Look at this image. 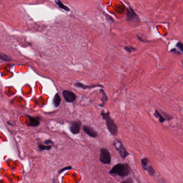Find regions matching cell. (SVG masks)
<instances>
[{
  "mask_svg": "<svg viewBox=\"0 0 183 183\" xmlns=\"http://www.w3.org/2000/svg\"><path fill=\"white\" fill-rule=\"evenodd\" d=\"M101 116L103 119L106 121V126L110 134L114 136H116L118 134V127L114 119L110 116V112H105L102 110L101 112Z\"/></svg>",
  "mask_w": 183,
  "mask_h": 183,
  "instance_id": "cell-1",
  "label": "cell"
},
{
  "mask_svg": "<svg viewBox=\"0 0 183 183\" xmlns=\"http://www.w3.org/2000/svg\"><path fill=\"white\" fill-rule=\"evenodd\" d=\"M131 172V169L130 166L127 163H119L115 165L110 170L109 174H117L121 177H125L127 176Z\"/></svg>",
  "mask_w": 183,
  "mask_h": 183,
  "instance_id": "cell-2",
  "label": "cell"
},
{
  "mask_svg": "<svg viewBox=\"0 0 183 183\" xmlns=\"http://www.w3.org/2000/svg\"><path fill=\"white\" fill-rule=\"evenodd\" d=\"M113 146H114L119 154L123 159H125L127 156L129 155V153L127 152L126 149L123 145V143L119 140H115L113 142Z\"/></svg>",
  "mask_w": 183,
  "mask_h": 183,
  "instance_id": "cell-3",
  "label": "cell"
},
{
  "mask_svg": "<svg viewBox=\"0 0 183 183\" xmlns=\"http://www.w3.org/2000/svg\"><path fill=\"white\" fill-rule=\"evenodd\" d=\"M100 161L104 164H110L111 163V155L109 151L105 148H102L100 154Z\"/></svg>",
  "mask_w": 183,
  "mask_h": 183,
  "instance_id": "cell-4",
  "label": "cell"
},
{
  "mask_svg": "<svg viewBox=\"0 0 183 183\" xmlns=\"http://www.w3.org/2000/svg\"><path fill=\"white\" fill-rule=\"evenodd\" d=\"M63 97L65 101L68 103H73L75 101L77 96L75 93L69 90H64L62 92Z\"/></svg>",
  "mask_w": 183,
  "mask_h": 183,
  "instance_id": "cell-5",
  "label": "cell"
},
{
  "mask_svg": "<svg viewBox=\"0 0 183 183\" xmlns=\"http://www.w3.org/2000/svg\"><path fill=\"white\" fill-rule=\"evenodd\" d=\"M141 165L142 166V168L144 169V170H146L148 172L149 174L151 176H153L154 174L155 171L154 169L152 168V167L150 164V162L147 158H144L141 159Z\"/></svg>",
  "mask_w": 183,
  "mask_h": 183,
  "instance_id": "cell-6",
  "label": "cell"
},
{
  "mask_svg": "<svg viewBox=\"0 0 183 183\" xmlns=\"http://www.w3.org/2000/svg\"><path fill=\"white\" fill-rule=\"evenodd\" d=\"M82 122L80 121H74L70 126V131L73 134H77L80 131Z\"/></svg>",
  "mask_w": 183,
  "mask_h": 183,
  "instance_id": "cell-7",
  "label": "cell"
},
{
  "mask_svg": "<svg viewBox=\"0 0 183 183\" xmlns=\"http://www.w3.org/2000/svg\"><path fill=\"white\" fill-rule=\"evenodd\" d=\"M127 18H126V20L127 21H138L139 20V18L138 17L137 15L135 13V12L134 10V9L132 8H129L127 9Z\"/></svg>",
  "mask_w": 183,
  "mask_h": 183,
  "instance_id": "cell-8",
  "label": "cell"
},
{
  "mask_svg": "<svg viewBox=\"0 0 183 183\" xmlns=\"http://www.w3.org/2000/svg\"><path fill=\"white\" fill-rule=\"evenodd\" d=\"M74 85L77 88H82L83 90L92 89V88H95V87H102V88L104 87V86H102L101 84H94V85H86L82 84V82H75L74 84Z\"/></svg>",
  "mask_w": 183,
  "mask_h": 183,
  "instance_id": "cell-9",
  "label": "cell"
},
{
  "mask_svg": "<svg viewBox=\"0 0 183 183\" xmlns=\"http://www.w3.org/2000/svg\"><path fill=\"white\" fill-rule=\"evenodd\" d=\"M83 130L88 136L92 138H96L97 136V132L93 129L92 127H90L88 125H84L83 126Z\"/></svg>",
  "mask_w": 183,
  "mask_h": 183,
  "instance_id": "cell-10",
  "label": "cell"
},
{
  "mask_svg": "<svg viewBox=\"0 0 183 183\" xmlns=\"http://www.w3.org/2000/svg\"><path fill=\"white\" fill-rule=\"evenodd\" d=\"M28 119H29V123L28 124V126H33V127H37L40 125V121L39 118L37 117H32L27 116Z\"/></svg>",
  "mask_w": 183,
  "mask_h": 183,
  "instance_id": "cell-11",
  "label": "cell"
},
{
  "mask_svg": "<svg viewBox=\"0 0 183 183\" xmlns=\"http://www.w3.org/2000/svg\"><path fill=\"white\" fill-rule=\"evenodd\" d=\"M100 93L101 94L102 97L101 98V104H100L99 106L100 107H104V106H105L106 102L108 101V96L106 94L104 90H102V89L100 90Z\"/></svg>",
  "mask_w": 183,
  "mask_h": 183,
  "instance_id": "cell-12",
  "label": "cell"
},
{
  "mask_svg": "<svg viewBox=\"0 0 183 183\" xmlns=\"http://www.w3.org/2000/svg\"><path fill=\"white\" fill-rule=\"evenodd\" d=\"M60 102H61V99L60 96L58 94V93H56L53 99V104L54 107L56 108L58 107V106L60 105Z\"/></svg>",
  "mask_w": 183,
  "mask_h": 183,
  "instance_id": "cell-13",
  "label": "cell"
},
{
  "mask_svg": "<svg viewBox=\"0 0 183 183\" xmlns=\"http://www.w3.org/2000/svg\"><path fill=\"white\" fill-rule=\"evenodd\" d=\"M154 115L156 118L159 119V121L160 123H163L166 121V119L161 114L158 110H155Z\"/></svg>",
  "mask_w": 183,
  "mask_h": 183,
  "instance_id": "cell-14",
  "label": "cell"
},
{
  "mask_svg": "<svg viewBox=\"0 0 183 183\" xmlns=\"http://www.w3.org/2000/svg\"><path fill=\"white\" fill-rule=\"evenodd\" d=\"M56 5H58V7L60 8V9H63L65 11H70V9H69L68 7L65 6V5H63L62 3L60 2V0H56Z\"/></svg>",
  "mask_w": 183,
  "mask_h": 183,
  "instance_id": "cell-15",
  "label": "cell"
},
{
  "mask_svg": "<svg viewBox=\"0 0 183 183\" xmlns=\"http://www.w3.org/2000/svg\"><path fill=\"white\" fill-rule=\"evenodd\" d=\"M39 148L40 151H49L52 148V146L39 145Z\"/></svg>",
  "mask_w": 183,
  "mask_h": 183,
  "instance_id": "cell-16",
  "label": "cell"
},
{
  "mask_svg": "<svg viewBox=\"0 0 183 183\" xmlns=\"http://www.w3.org/2000/svg\"><path fill=\"white\" fill-rule=\"evenodd\" d=\"M0 59L5 62H9L11 60V58L9 56L4 54H0Z\"/></svg>",
  "mask_w": 183,
  "mask_h": 183,
  "instance_id": "cell-17",
  "label": "cell"
},
{
  "mask_svg": "<svg viewBox=\"0 0 183 183\" xmlns=\"http://www.w3.org/2000/svg\"><path fill=\"white\" fill-rule=\"evenodd\" d=\"M125 50L128 53H131L132 52L136 51L137 49L133 47L132 46H126L125 47Z\"/></svg>",
  "mask_w": 183,
  "mask_h": 183,
  "instance_id": "cell-18",
  "label": "cell"
},
{
  "mask_svg": "<svg viewBox=\"0 0 183 183\" xmlns=\"http://www.w3.org/2000/svg\"><path fill=\"white\" fill-rule=\"evenodd\" d=\"M176 47L181 50V52L183 54V43L181 42H178L176 44Z\"/></svg>",
  "mask_w": 183,
  "mask_h": 183,
  "instance_id": "cell-19",
  "label": "cell"
},
{
  "mask_svg": "<svg viewBox=\"0 0 183 183\" xmlns=\"http://www.w3.org/2000/svg\"><path fill=\"white\" fill-rule=\"evenodd\" d=\"M72 169V167L71 166H68V167H64V168H63L61 170H60V171H59V174H60V173H62V172H63V171H66V170H70Z\"/></svg>",
  "mask_w": 183,
  "mask_h": 183,
  "instance_id": "cell-20",
  "label": "cell"
},
{
  "mask_svg": "<svg viewBox=\"0 0 183 183\" xmlns=\"http://www.w3.org/2000/svg\"><path fill=\"white\" fill-rule=\"evenodd\" d=\"M122 183H133V180L131 178H129L125 181H123V182Z\"/></svg>",
  "mask_w": 183,
  "mask_h": 183,
  "instance_id": "cell-21",
  "label": "cell"
},
{
  "mask_svg": "<svg viewBox=\"0 0 183 183\" xmlns=\"http://www.w3.org/2000/svg\"><path fill=\"white\" fill-rule=\"evenodd\" d=\"M45 144L49 145L50 144L54 145V142L51 140H47L45 141Z\"/></svg>",
  "mask_w": 183,
  "mask_h": 183,
  "instance_id": "cell-22",
  "label": "cell"
},
{
  "mask_svg": "<svg viewBox=\"0 0 183 183\" xmlns=\"http://www.w3.org/2000/svg\"><path fill=\"white\" fill-rule=\"evenodd\" d=\"M53 183H56V182H55V179H53Z\"/></svg>",
  "mask_w": 183,
  "mask_h": 183,
  "instance_id": "cell-23",
  "label": "cell"
},
{
  "mask_svg": "<svg viewBox=\"0 0 183 183\" xmlns=\"http://www.w3.org/2000/svg\"><path fill=\"white\" fill-rule=\"evenodd\" d=\"M182 64H183V62H182Z\"/></svg>",
  "mask_w": 183,
  "mask_h": 183,
  "instance_id": "cell-24",
  "label": "cell"
}]
</instances>
